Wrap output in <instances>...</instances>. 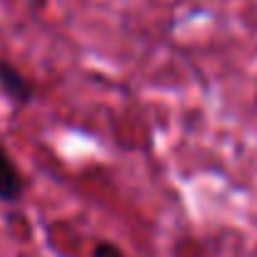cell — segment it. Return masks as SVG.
<instances>
[{"label":"cell","mask_w":257,"mask_h":257,"mask_svg":"<svg viewBox=\"0 0 257 257\" xmlns=\"http://www.w3.org/2000/svg\"><path fill=\"white\" fill-rule=\"evenodd\" d=\"M25 192V180L18 170L15 160L10 158V153L3 148L0 143V202H18Z\"/></svg>","instance_id":"1"},{"label":"cell","mask_w":257,"mask_h":257,"mask_svg":"<svg viewBox=\"0 0 257 257\" xmlns=\"http://www.w3.org/2000/svg\"><path fill=\"white\" fill-rule=\"evenodd\" d=\"M0 87H3V92H5L13 102H18V105H28V102L35 97L33 83H30L15 65H10V63H5V60H0Z\"/></svg>","instance_id":"2"},{"label":"cell","mask_w":257,"mask_h":257,"mask_svg":"<svg viewBox=\"0 0 257 257\" xmlns=\"http://www.w3.org/2000/svg\"><path fill=\"white\" fill-rule=\"evenodd\" d=\"M92 257H125V252H122L115 242L102 240V242H97V245L92 247Z\"/></svg>","instance_id":"3"}]
</instances>
